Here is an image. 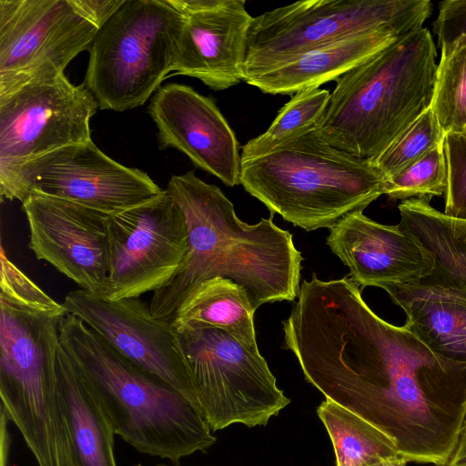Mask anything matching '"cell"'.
<instances>
[{
	"mask_svg": "<svg viewBox=\"0 0 466 466\" xmlns=\"http://www.w3.org/2000/svg\"><path fill=\"white\" fill-rule=\"evenodd\" d=\"M66 314L26 309L0 296L1 409L38 466H70L56 380Z\"/></svg>",
	"mask_w": 466,
	"mask_h": 466,
	"instance_id": "8992f818",
	"label": "cell"
},
{
	"mask_svg": "<svg viewBox=\"0 0 466 466\" xmlns=\"http://www.w3.org/2000/svg\"><path fill=\"white\" fill-rule=\"evenodd\" d=\"M374 161L342 151L316 127L267 154L241 159L240 184L271 212L307 231L330 228L386 193Z\"/></svg>",
	"mask_w": 466,
	"mask_h": 466,
	"instance_id": "5b68a950",
	"label": "cell"
},
{
	"mask_svg": "<svg viewBox=\"0 0 466 466\" xmlns=\"http://www.w3.org/2000/svg\"><path fill=\"white\" fill-rule=\"evenodd\" d=\"M254 310L245 289L216 278L203 282L183 303L172 323L175 329H220L248 347L258 346Z\"/></svg>",
	"mask_w": 466,
	"mask_h": 466,
	"instance_id": "603a6c76",
	"label": "cell"
},
{
	"mask_svg": "<svg viewBox=\"0 0 466 466\" xmlns=\"http://www.w3.org/2000/svg\"><path fill=\"white\" fill-rule=\"evenodd\" d=\"M99 107L85 83L64 75L0 95V173L66 146L91 140Z\"/></svg>",
	"mask_w": 466,
	"mask_h": 466,
	"instance_id": "4fadbf2b",
	"label": "cell"
},
{
	"mask_svg": "<svg viewBox=\"0 0 466 466\" xmlns=\"http://www.w3.org/2000/svg\"><path fill=\"white\" fill-rule=\"evenodd\" d=\"M431 107L445 133L466 131V40L441 55Z\"/></svg>",
	"mask_w": 466,
	"mask_h": 466,
	"instance_id": "484cf974",
	"label": "cell"
},
{
	"mask_svg": "<svg viewBox=\"0 0 466 466\" xmlns=\"http://www.w3.org/2000/svg\"><path fill=\"white\" fill-rule=\"evenodd\" d=\"M400 38L387 29L367 32L321 45L244 81L272 95L296 94L337 80Z\"/></svg>",
	"mask_w": 466,
	"mask_h": 466,
	"instance_id": "ffe728a7",
	"label": "cell"
},
{
	"mask_svg": "<svg viewBox=\"0 0 466 466\" xmlns=\"http://www.w3.org/2000/svg\"><path fill=\"white\" fill-rule=\"evenodd\" d=\"M163 191L146 172L116 162L92 140L63 147L0 173L2 199L23 203L37 192L110 216Z\"/></svg>",
	"mask_w": 466,
	"mask_h": 466,
	"instance_id": "30bf717a",
	"label": "cell"
},
{
	"mask_svg": "<svg viewBox=\"0 0 466 466\" xmlns=\"http://www.w3.org/2000/svg\"><path fill=\"white\" fill-rule=\"evenodd\" d=\"M436 46L427 28L409 33L336 81L316 126L329 145L375 161L431 106Z\"/></svg>",
	"mask_w": 466,
	"mask_h": 466,
	"instance_id": "277c9868",
	"label": "cell"
},
{
	"mask_svg": "<svg viewBox=\"0 0 466 466\" xmlns=\"http://www.w3.org/2000/svg\"><path fill=\"white\" fill-rule=\"evenodd\" d=\"M29 248L81 289L103 296L109 270L110 215L42 193L23 203Z\"/></svg>",
	"mask_w": 466,
	"mask_h": 466,
	"instance_id": "9a60e30c",
	"label": "cell"
},
{
	"mask_svg": "<svg viewBox=\"0 0 466 466\" xmlns=\"http://www.w3.org/2000/svg\"><path fill=\"white\" fill-rule=\"evenodd\" d=\"M447 466H466V439H460Z\"/></svg>",
	"mask_w": 466,
	"mask_h": 466,
	"instance_id": "836d02e7",
	"label": "cell"
},
{
	"mask_svg": "<svg viewBox=\"0 0 466 466\" xmlns=\"http://www.w3.org/2000/svg\"><path fill=\"white\" fill-rule=\"evenodd\" d=\"M56 380L70 466H117L111 420L93 387L61 344Z\"/></svg>",
	"mask_w": 466,
	"mask_h": 466,
	"instance_id": "44dd1931",
	"label": "cell"
},
{
	"mask_svg": "<svg viewBox=\"0 0 466 466\" xmlns=\"http://www.w3.org/2000/svg\"><path fill=\"white\" fill-rule=\"evenodd\" d=\"M0 296L18 306L44 312L66 313L62 304L55 301L25 275L1 248Z\"/></svg>",
	"mask_w": 466,
	"mask_h": 466,
	"instance_id": "f1b7e54d",
	"label": "cell"
},
{
	"mask_svg": "<svg viewBox=\"0 0 466 466\" xmlns=\"http://www.w3.org/2000/svg\"><path fill=\"white\" fill-rule=\"evenodd\" d=\"M174 329L211 431L234 423L266 425L289 404L258 346L248 347L213 327Z\"/></svg>",
	"mask_w": 466,
	"mask_h": 466,
	"instance_id": "9c48e42d",
	"label": "cell"
},
{
	"mask_svg": "<svg viewBox=\"0 0 466 466\" xmlns=\"http://www.w3.org/2000/svg\"><path fill=\"white\" fill-rule=\"evenodd\" d=\"M443 149L448 170L443 213L466 219V131L445 133Z\"/></svg>",
	"mask_w": 466,
	"mask_h": 466,
	"instance_id": "f546056e",
	"label": "cell"
},
{
	"mask_svg": "<svg viewBox=\"0 0 466 466\" xmlns=\"http://www.w3.org/2000/svg\"><path fill=\"white\" fill-rule=\"evenodd\" d=\"M441 54L466 40V0H446L439 4V15L433 23Z\"/></svg>",
	"mask_w": 466,
	"mask_h": 466,
	"instance_id": "4dcf8cb0",
	"label": "cell"
},
{
	"mask_svg": "<svg viewBox=\"0 0 466 466\" xmlns=\"http://www.w3.org/2000/svg\"><path fill=\"white\" fill-rule=\"evenodd\" d=\"M187 248L185 215L165 189L158 196L109 218V270L102 296L139 298L161 289Z\"/></svg>",
	"mask_w": 466,
	"mask_h": 466,
	"instance_id": "7c38bea8",
	"label": "cell"
},
{
	"mask_svg": "<svg viewBox=\"0 0 466 466\" xmlns=\"http://www.w3.org/2000/svg\"><path fill=\"white\" fill-rule=\"evenodd\" d=\"M186 16L171 66L219 91L244 81L252 16L245 0H167Z\"/></svg>",
	"mask_w": 466,
	"mask_h": 466,
	"instance_id": "2e32d148",
	"label": "cell"
},
{
	"mask_svg": "<svg viewBox=\"0 0 466 466\" xmlns=\"http://www.w3.org/2000/svg\"><path fill=\"white\" fill-rule=\"evenodd\" d=\"M409 461L402 456L379 459L362 466H407Z\"/></svg>",
	"mask_w": 466,
	"mask_h": 466,
	"instance_id": "e575fe53",
	"label": "cell"
},
{
	"mask_svg": "<svg viewBox=\"0 0 466 466\" xmlns=\"http://www.w3.org/2000/svg\"><path fill=\"white\" fill-rule=\"evenodd\" d=\"M180 206L187 248L173 277L153 293L151 314L172 325L183 303L205 281L222 278L242 287L255 311L261 305L293 301L300 288L302 254L273 214L249 225L222 190L193 170L170 177L166 189Z\"/></svg>",
	"mask_w": 466,
	"mask_h": 466,
	"instance_id": "7a4b0ae2",
	"label": "cell"
},
{
	"mask_svg": "<svg viewBox=\"0 0 466 466\" xmlns=\"http://www.w3.org/2000/svg\"><path fill=\"white\" fill-rule=\"evenodd\" d=\"M460 439H466V414L463 420L461 434Z\"/></svg>",
	"mask_w": 466,
	"mask_h": 466,
	"instance_id": "d590c367",
	"label": "cell"
},
{
	"mask_svg": "<svg viewBox=\"0 0 466 466\" xmlns=\"http://www.w3.org/2000/svg\"><path fill=\"white\" fill-rule=\"evenodd\" d=\"M186 16L167 0H125L96 32L85 85L100 109L142 106L171 66Z\"/></svg>",
	"mask_w": 466,
	"mask_h": 466,
	"instance_id": "52a82bcc",
	"label": "cell"
},
{
	"mask_svg": "<svg viewBox=\"0 0 466 466\" xmlns=\"http://www.w3.org/2000/svg\"><path fill=\"white\" fill-rule=\"evenodd\" d=\"M59 339L98 396L115 433L138 452L178 464L216 442L196 404L131 363L79 318H62Z\"/></svg>",
	"mask_w": 466,
	"mask_h": 466,
	"instance_id": "3957f363",
	"label": "cell"
},
{
	"mask_svg": "<svg viewBox=\"0 0 466 466\" xmlns=\"http://www.w3.org/2000/svg\"><path fill=\"white\" fill-rule=\"evenodd\" d=\"M330 98L327 89L311 87L297 92L279 111L269 127L242 147L241 159L258 157L314 127Z\"/></svg>",
	"mask_w": 466,
	"mask_h": 466,
	"instance_id": "d4e9b609",
	"label": "cell"
},
{
	"mask_svg": "<svg viewBox=\"0 0 466 466\" xmlns=\"http://www.w3.org/2000/svg\"><path fill=\"white\" fill-rule=\"evenodd\" d=\"M448 185L443 141L415 163L388 177L386 193L390 198L407 200L443 196Z\"/></svg>",
	"mask_w": 466,
	"mask_h": 466,
	"instance_id": "4316f807",
	"label": "cell"
},
{
	"mask_svg": "<svg viewBox=\"0 0 466 466\" xmlns=\"http://www.w3.org/2000/svg\"><path fill=\"white\" fill-rule=\"evenodd\" d=\"M380 289L403 309L405 325L430 350L466 363V292L424 280L387 283Z\"/></svg>",
	"mask_w": 466,
	"mask_h": 466,
	"instance_id": "d6986e66",
	"label": "cell"
},
{
	"mask_svg": "<svg viewBox=\"0 0 466 466\" xmlns=\"http://www.w3.org/2000/svg\"><path fill=\"white\" fill-rule=\"evenodd\" d=\"M317 413L331 440L337 466H362L379 459L401 456L384 432L334 400L326 398Z\"/></svg>",
	"mask_w": 466,
	"mask_h": 466,
	"instance_id": "cb8c5ba5",
	"label": "cell"
},
{
	"mask_svg": "<svg viewBox=\"0 0 466 466\" xmlns=\"http://www.w3.org/2000/svg\"><path fill=\"white\" fill-rule=\"evenodd\" d=\"M445 132L429 107L374 162L386 176L407 168L443 141Z\"/></svg>",
	"mask_w": 466,
	"mask_h": 466,
	"instance_id": "83f0119b",
	"label": "cell"
},
{
	"mask_svg": "<svg viewBox=\"0 0 466 466\" xmlns=\"http://www.w3.org/2000/svg\"><path fill=\"white\" fill-rule=\"evenodd\" d=\"M326 243L361 288L419 282L434 268L432 257L400 224L378 223L362 211L350 213L331 226Z\"/></svg>",
	"mask_w": 466,
	"mask_h": 466,
	"instance_id": "ac0fdd59",
	"label": "cell"
},
{
	"mask_svg": "<svg viewBox=\"0 0 466 466\" xmlns=\"http://www.w3.org/2000/svg\"><path fill=\"white\" fill-rule=\"evenodd\" d=\"M133 466H143L142 464H135ZM155 466H179V465H177V464H174V465H167V464H165V463H158Z\"/></svg>",
	"mask_w": 466,
	"mask_h": 466,
	"instance_id": "8d00e7d4",
	"label": "cell"
},
{
	"mask_svg": "<svg viewBox=\"0 0 466 466\" xmlns=\"http://www.w3.org/2000/svg\"><path fill=\"white\" fill-rule=\"evenodd\" d=\"M428 0H307L252 18L244 80L321 45L387 29L399 37L422 28Z\"/></svg>",
	"mask_w": 466,
	"mask_h": 466,
	"instance_id": "ba28073f",
	"label": "cell"
},
{
	"mask_svg": "<svg viewBox=\"0 0 466 466\" xmlns=\"http://www.w3.org/2000/svg\"><path fill=\"white\" fill-rule=\"evenodd\" d=\"M147 112L161 149H177L228 187L240 184L238 142L213 99L188 86L169 83L158 88Z\"/></svg>",
	"mask_w": 466,
	"mask_h": 466,
	"instance_id": "e0dca14e",
	"label": "cell"
},
{
	"mask_svg": "<svg viewBox=\"0 0 466 466\" xmlns=\"http://www.w3.org/2000/svg\"><path fill=\"white\" fill-rule=\"evenodd\" d=\"M297 298L283 347L306 380L384 432L408 461L447 466L466 414V363L382 319L349 276L312 274Z\"/></svg>",
	"mask_w": 466,
	"mask_h": 466,
	"instance_id": "6da1fadb",
	"label": "cell"
},
{
	"mask_svg": "<svg viewBox=\"0 0 466 466\" xmlns=\"http://www.w3.org/2000/svg\"><path fill=\"white\" fill-rule=\"evenodd\" d=\"M7 417L1 409V466H7L10 438L7 431Z\"/></svg>",
	"mask_w": 466,
	"mask_h": 466,
	"instance_id": "d6a6232c",
	"label": "cell"
},
{
	"mask_svg": "<svg viewBox=\"0 0 466 466\" xmlns=\"http://www.w3.org/2000/svg\"><path fill=\"white\" fill-rule=\"evenodd\" d=\"M97 30L73 0H0V95L64 75Z\"/></svg>",
	"mask_w": 466,
	"mask_h": 466,
	"instance_id": "8fae6325",
	"label": "cell"
},
{
	"mask_svg": "<svg viewBox=\"0 0 466 466\" xmlns=\"http://www.w3.org/2000/svg\"><path fill=\"white\" fill-rule=\"evenodd\" d=\"M62 305L131 363L199 408L177 333L171 324L151 314L149 305L139 298L109 300L81 289L70 291Z\"/></svg>",
	"mask_w": 466,
	"mask_h": 466,
	"instance_id": "5bb4252c",
	"label": "cell"
},
{
	"mask_svg": "<svg viewBox=\"0 0 466 466\" xmlns=\"http://www.w3.org/2000/svg\"><path fill=\"white\" fill-rule=\"evenodd\" d=\"M398 208L402 229L433 258L422 280L466 292V219L446 216L428 198L403 200Z\"/></svg>",
	"mask_w": 466,
	"mask_h": 466,
	"instance_id": "7402d4cb",
	"label": "cell"
},
{
	"mask_svg": "<svg viewBox=\"0 0 466 466\" xmlns=\"http://www.w3.org/2000/svg\"><path fill=\"white\" fill-rule=\"evenodd\" d=\"M73 2L99 29L119 9L125 0H73Z\"/></svg>",
	"mask_w": 466,
	"mask_h": 466,
	"instance_id": "1f68e13d",
	"label": "cell"
}]
</instances>
